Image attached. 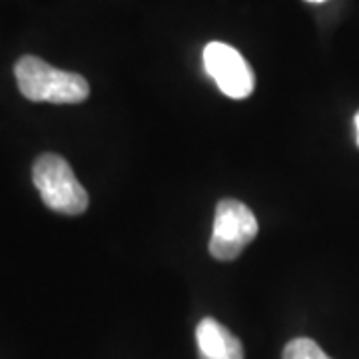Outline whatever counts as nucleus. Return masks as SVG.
<instances>
[{"instance_id":"obj_7","label":"nucleus","mask_w":359,"mask_h":359,"mask_svg":"<svg viewBox=\"0 0 359 359\" xmlns=\"http://www.w3.org/2000/svg\"><path fill=\"white\" fill-rule=\"evenodd\" d=\"M355 130H358V144H359V112L355 114Z\"/></svg>"},{"instance_id":"obj_3","label":"nucleus","mask_w":359,"mask_h":359,"mask_svg":"<svg viewBox=\"0 0 359 359\" xmlns=\"http://www.w3.org/2000/svg\"><path fill=\"white\" fill-rule=\"evenodd\" d=\"M259 231L254 212L240 200L226 198L216 205L210 254L219 262H231L254 242Z\"/></svg>"},{"instance_id":"obj_4","label":"nucleus","mask_w":359,"mask_h":359,"mask_svg":"<svg viewBox=\"0 0 359 359\" xmlns=\"http://www.w3.org/2000/svg\"><path fill=\"white\" fill-rule=\"evenodd\" d=\"M204 66L208 76L214 78L219 92L228 98L242 100L254 92V70L244 56L230 44L210 42L204 48Z\"/></svg>"},{"instance_id":"obj_1","label":"nucleus","mask_w":359,"mask_h":359,"mask_svg":"<svg viewBox=\"0 0 359 359\" xmlns=\"http://www.w3.org/2000/svg\"><path fill=\"white\" fill-rule=\"evenodd\" d=\"M14 76L18 90L30 102L80 104L90 94L86 78L54 68L32 54H26L14 65Z\"/></svg>"},{"instance_id":"obj_6","label":"nucleus","mask_w":359,"mask_h":359,"mask_svg":"<svg viewBox=\"0 0 359 359\" xmlns=\"http://www.w3.org/2000/svg\"><path fill=\"white\" fill-rule=\"evenodd\" d=\"M283 359H332L309 337H295L283 347Z\"/></svg>"},{"instance_id":"obj_8","label":"nucleus","mask_w":359,"mask_h":359,"mask_svg":"<svg viewBox=\"0 0 359 359\" xmlns=\"http://www.w3.org/2000/svg\"><path fill=\"white\" fill-rule=\"evenodd\" d=\"M308 2H323V0H308Z\"/></svg>"},{"instance_id":"obj_2","label":"nucleus","mask_w":359,"mask_h":359,"mask_svg":"<svg viewBox=\"0 0 359 359\" xmlns=\"http://www.w3.org/2000/svg\"><path fill=\"white\" fill-rule=\"evenodd\" d=\"M32 182L39 188L44 205L52 212L65 216H78L86 212L88 194L62 156H39L32 166Z\"/></svg>"},{"instance_id":"obj_5","label":"nucleus","mask_w":359,"mask_h":359,"mask_svg":"<svg viewBox=\"0 0 359 359\" xmlns=\"http://www.w3.org/2000/svg\"><path fill=\"white\" fill-rule=\"evenodd\" d=\"M200 359H244L242 341L214 318H204L196 327Z\"/></svg>"}]
</instances>
